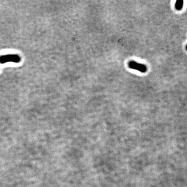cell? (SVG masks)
I'll use <instances>...</instances> for the list:
<instances>
[{
	"instance_id": "cell-1",
	"label": "cell",
	"mask_w": 187,
	"mask_h": 187,
	"mask_svg": "<svg viewBox=\"0 0 187 187\" xmlns=\"http://www.w3.org/2000/svg\"><path fill=\"white\" fill-rule=\"evenodd\" d=\"M21 59L17 54H7L0 56V64H4L7 62H11L14 63H19Z\"/></svg>"
},
{
	"instance_id": "cell-2",
	"label": "cell",
	"mask_w": 187,
	"mask_h": 187,
	"mask_svg": "<svg viewBox=\"0 0 187 187\" xmlns=\"http://www.w3.org/2000/svg\"><path fill=\"white\" fill-rule=\"evenodd\" d=\"M129 68L131 69L137 70L140 72L145 73L147 71V67L145 64H139L135 61H130L129 62Z\"/></svg>"
},
{
	"instance_id": "cell-3",
	"label": "cell",
	"mask_w": 187,
	"mask_h": 187,
	"mask_svg": "<svg viewBox=\"0 0 187 187\" xmlns=\"http://www.w3.org/2000/svg\"><path fill=\"white\" fill-rule=\"evenodd\" d=\"M184 2L182 0L177 1L175 3V5L176 10H177V11L182 10L183 6H184Z\"/></svg>"
},
{
	"instance_id": "cell-4",
	"label": "cell",
	"mask_w": 187,
	"mask_h": 187,
	"mask_svg": "<svg viewBox=\"0 0 187 187\" xmlns=\"http://www.w3.org/2000/svg\"><path fill=\"white\" fill-rule=\"evenodd\" d=\"M186 50H187V45H186Z\"/></svg>"
}]
</instances>
